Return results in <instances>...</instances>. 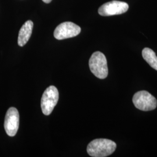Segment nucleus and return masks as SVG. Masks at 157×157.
Segmentation results:
<instances>
[{
	"instance_id": "nucleus-10",
	"label": "nucleus",
	"mask_w": 157,
	"mask_h": 157,
	"mask_svg": "<svg viewBox=\"0 0 157 157\" xmlns=\"http://www.w3.org/2000/svg\"><path fill=\"white\" fill-rule=\"evenodd\" d=\"M44 2H45L46 4H48V3H50L52 0H42Z\"/></svg>"
},
{
	"instance_id": "nucleus-9",
	"label": "nucleus",
	"mask_w": 157,
	"mask_h": 157,
	"mask_svg": "<svg viewBox=\"0 0 157 157\" xmlns=\"http://www.w3.org/2000/svg\"><path fill=\"white\" fill-rule=\"evenodd\" d=\"M142 56L151 67L157 71V56L154 51L145 48L142 51Z\"/></svg>"
},
{
	"instance_id": "nucleus-2",
	"label": "nucleus",
	"mask_w": 157,
	"mask_h": 157,
	"mask_svg": "<svg viewBox=\"0 0 157 157\" xmlns=\"http://www.w3.org/2000/svg\"><path fill=\"white\" fill-rule=\"evenodd\" d=\"M90 71L98 78L104 79L108 74L106 57L103 53L96 51L91 56L89 60Z\"/></svg>"
},
{
	"instance_id": "nucleus-4",
	"label": "nucleus",
	"mask_w": 157,
	"mask_h": 157,
	"mask_svg": "<svg viewBox=\"0 0 157 157\" xmlns=\"http://www.w3.org/2000/svg\"><path fill=\"white\" fill-rule=\"evenodd\" d=\"M58 90L54 86H51L44 91L41 100V108L45 115H49L52 112L58 101Z\"/></svg>"
},
{
	"instance_id": "nucleus-1",
	"label": "nucleus",
	"mask_w": 157,
	"mask_h": 157,
	"mask_svg": "<svg viewBox=\"0 0 157 157\" xmlns=\"http://www.w3.org/2000/svg\"><path fill=\"white\" fill-rule=\"evenodd\" d=\"M117 148L116 143L106 139L91 141L87 147V152L93 157H105L112 154Z\"/></svg>"
},
{
	"instance_id": "nucleus-6",
	"label": "nucleus",
	"mask_w": 157,
	"mask_h": 157,
	"mask_svg": "<svg viewBox=\"0 0 157 157\" xmlns=\"http://www.w3.org/2000/svg\"><path fill=\"white\" fill-rule=\"evenodd\" d=\"M81 32L78 25L71 22H65L59 25L54 30V36L57 40L69 39L78 36Z\"/></svg>"
},
{
	"instance_id": "nucleus-5",
	"label": "nucleus",
	"mask_w": 157,
	"mask_h": 157,
	"mask_svg": "<svg viewBox=\"0 0 157 157\" xmlns=\"http://www.w3.org/2000/svg\"><path fill=\"white\" fill-rule=\"evenodd\" d=\"M129 9V5L124 2L112 1L104 4L98 9V13L104 17L120 15L125 13Z\"/></svg>"
},
{
	"instance_id": "nucleus-7",
	"label": "nucleus",
	"mask_w": 157,
	"mask_h": 157,
	"mask_svg": "<svg viewBox=\"0 0 157 157\" xmlns=\"http://www.w3.org/2000/svg\"><path fill=\"white\" fill-rule=\"evenodd\" d=\"M19 126V114L17 108L11 107L6 113L4 128L6 134L13 137L17 133Z\"/></svg>"
},
{
	"instance_id": "nucleus-8",
	"label": "nucleus",
	"mask_w": 157,
	"mask_h": 157,
	"mask_svg": "<svg viewBox=\"0 0 157 157\" xmlns=\"http://www.w3.org/2000/svg\"><path fill=\"white\" fill-rule=\"evenodd\" d=\"M33 28V23L32 21H28L23 24L20 29L18 36V45L23 47L25 45L30 39Z\"/></svg>"
},
{
	"instance_id": "nucleus-3",
	"label": "nucleus",
	"mask_w": 157,
	"mask_h": 157,
	"mask_svg": "<svg viewBox=\"0 0 157 157\" xmlns=\"http://www.w3.org/2000/svg\"><path fill=\"white\" fill-rule=\"evenodd\" d=\"M133 102L137 109L143 111L154 110L157 106V99L145 90L136 93L133 97Z\"/></svg>"
}]
</instances>
